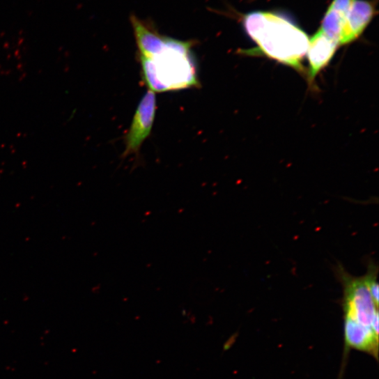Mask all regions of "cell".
I'll return each mask as SVG.
<instances>
[{
	"instance_id": "3957f363",
	"label": "cell",
	"mask_w": 379,
	"mask_h": 379,
	"mask_svg": "<svg viewBox=\"0 0 379 379\" xmlns=\"http://www.w3.org/2000/svg\"><path fill=\"white\" fill-rule=\"evenodd\" d=\"M343 286L344 320L373 330L378 335V310L366 286L364 277H354L339 272Z\"/></svg>"
},
{
	"instance_id": "52a82bcc",
	"label": "cell",
	"mask_w": 379,
	"mask_h": 379,
	"mask_svg": "<svg viewBox=\"0 0 379 379\" xmlns=\"http://www.w3.org/2000/svg\"><path fill=\"white\" fill-rule=\"evenodd\" d=\"M366 286L373 299L376 306L378 307V286L377 281V270L374 267H371L366 274L364 277Z\"/></svg>"
},
{
	"instance_id": "277c9868",
	"label": "cell",
	"mask_w": 379,
	"mask_h": 379,
	"mask_svg": "<svg viewBox=\"0 0 379 379\" xmlns=\"http://www.w3.org/2000/svg\"><path fill=\"white\" fill-rule=\"evenodd\" d=\"M156 112L155 93L148 90L141 100L125 137L123 157L137 154L151 133Z\"/></svg>"
},
{
	"instance_id": "7a4b0ae2",
	"label": "cell",
	"mask_w": 379,
	"mask_h": 379,
	"mask_svg": "<svg viewBox=\"0 0 379 379\" xmlns=\"http://www.w3.org/2000/svg\"><path fill=\"white\" fill-rule=\"evenodd\" d=\"M194 42L166 37L153 56L139 57L144 80L150 91L160 93L199 86L192 49Z\"/></svg>"
},
{
	"instance_id": "5b68a950",
	"label": "cell",
	"mask_w": 379,
	"mask_h": 379,
	"mask_svg": "<svg viewBox=\"0 0 379 379\" xmlns=\"http://www.w3.org/2000/svg\"><path fill=\"white\" fill-rule=\"evenodd\" d=\"M376 14V3L368 0H355L345 18L339 38V45L357 40Z\"/></svg>"
},
{
	"instance_id": "6da1fadb",
	"label": "cell",
	"mask_w": 379,
	"mask_h": 379,
	"mask_svg": "<svg viewBox=\"0 0 379 379\" xmlns=\"http://www.w3.org/2000/svg\"><path fill=\"white\" fill-rule=\"evenodd\" d=\"M243 24L259 53L304 71L302 61L308 51L309 38L300 28L282 16L268 12L248 14Z\"/></svg>"
},
{
	"instance_id": "8992f818",
	"label": "cell",
	"mask_w": 379,
	"mask_h": 379,
	"mask_svg": "<svg viewBox=\"0 0 379 379\" xmlns=\"http://www.w3.org/2000/svg\"><path fill=\"white\" fill-rule=\"evenodd\" d=\"M339 46L337 41L327 37L321 30L309 40L307 53L309 62V79L311 83L330 63Z\"/></svg>"
},
{
	"instance_id": "ba28073f",
	"label": "cell",
	"mask_w": 379,
	"mask_h": 379,
	"mask_svg": "<svg viewBox=\"0 0 379 379\" xmlns=\"http://www.w3.org/2000/svg\"><path fill=\"white\" fill-rule=\"evenodd\" d=\"M354 2L355 0H334L327 10L334 13L345 20L348 12Z\"/></svg>"
}]
</instances>
